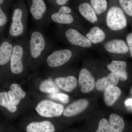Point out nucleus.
<instances>
[{
  "label": "nucleus",
  "instance_id": "nucleus-2",
  "mask_svg": "<svg viewBox=\"0 0 132 132\" xmlns=\"http://www.w3.org/2000/svg\"><path fill=\"white\" fill-rule=\"evenodd\" d=\"M29 39L26 38L18 39L14 42L13 47L10 60V72L18 75L26 71L27 65L31 61Z\"/></svg>",
  "mask_w": 132,
  "mask_h": 132
},
{
  "label": "nucleus",
  "instance_id": "nucleus-19",
  "mask_svg": "<svg viewBox=\"0 0 132 132\" xmlns=\"http://www.w3.org/2000/svg\"><path fill=\"white\" fill-rule=\"evenodd\" d=\"M10 90L7 92L11 101L15 105L20 103L21 100L26 97V92L22 90L20 86L16 83H13L10 86Z\"/></svg>",
  "mask_w": 132,
  "mask_h": 132
},
{
  "label": "nucleus",
  "instance_id": "nucleus-35",
  "mask_svg": "<svg viewBox=\"0 0 132 132\" xmlns=\"http://www.w3.org/2000/svg\"></svg>",
  "mask_w": 132,
  "mask_h": 132
},
{
  "label": "nucleus",
  "instance_id": "nucleus-17",
  "mask_svg": "<svg viewBox=\"0 0 132 132\" xmlns=\"http://www.w3.org/2000/svg\"><path fill=\"white\" fill-rule=\"evenodd\" d=\"M126 66V63L125 61L113 60L111 64L107 65V68L112 72L118 76L120 80L125 81L128 78Z\"/></svg>",
  "mask_w": 132,
  "mask_h": 132
},
{
  "label": "nucleus",
  "instance_id": "nucleus-5",
  "mask_svg": "<svg viewBox=\"0 0 132 132\" xmlns=\"http://www.w3.org/2000/svg\"><path fill=\"white\" fill-rule=\"evenodd\" d=\"M37 113L42 117L52 118L59 117L63 114V105L49 100H44L39 102L35 108Z\"/></svg>",
  "mask_w": 132,
  "mask_h": 132
},
{
  "label": "nucleus",
  "instance_id": "nucleus-24",
  "mask_svg": "<svg viewBox=\"0 0 132 132\" xmlns=\"http://www.w3.org/2000/svg\"><path fill=\"white\" fill-rule=\"evenodd\" d=\"M0 105L6 108L8 111L12 113L15 112L17 110L16 106L12 103L7 93L5 92L0 93Z\"/></svg>",
  "mask_w": 132,
  "mask_h": 132
},
{
  "label": "nucleus",
  "instance_id": "nucleus-9",
  "mask_svg": "<svg viewBox=\"0 0 132 132\" xmlns=\"http://www.w3.org/2000/svg\"><path fill=\"white\" fill-rule=\"evenodd\" d=\"M64 35L67 40L72 45L86 48L92 46V42L75 29L69 28L67 29Z\"/></svg>",
  "mask_w": 132,
  "mask_h": 132
},
{
  "label": "nucleus",
  "instance_id": "nucleus-30",
  "mask_svg": "<svg viewBox=\"0 0 132 132\" xmlns=\"http://www.w3.org/2000/svg\"><path fill=\"white\" fill-rule=\"evenodd\" d=\"M58 11L65 13L69 14L72 12V10L70 8L68 7L62 6L60 7Z\"/></svg>",
  "mask_w": 132,
  "mask_h": 132
},
{
  "label": "nucleus",
  "instance_id": "nucleus-14",
  "mask_svg": "<svg viewBox=\"0 0 132 132\" xmlns=\"http://www.w3.org/2000/svg\"><path fill=\"white\" fill-rule=\"evenodd\" d=\"M119 80L118 76L111 72L106 76L98 79L95 82V88L97 91L103 92L109 87L116 86Z\"/></svg>",
  "mask_w": 132,
  "mask_h": 132
},
{
  "label": "nucleus",
  "instance_id": "nucleus-11",
  "mask_svg": "<svg viewBox=\"0 0 132 132\" xmlns=\"http://www.w3.org/2000/svg\"><path fill=\"white\" fill-rule=\"evenodd\" d=\"M89 105V102L86 99H80L76 101L67 107L63 112L66 117H72L78 115L85 111Z\"/></svg>",
  "mask_w": 132,
  "mask_h": 132
},
{
  "label": "nucleus",
  "instance_id": "nucleus-15",
  "mask_svg": "<svg viewBox=\"0 0 132 132\" xmlns=\"http://www.w3.org/2000/svg\"><path fill=\"white\" fill-rule=\"evenodd\" d=\"M27 132H55L53 124L49 121L31 122L26 127Z\"/></svg>",
  "mask_w": 132,
  "mask_h": 132
},
{
  "label": "nucleus",
  "instance_id": "nucleus-3",
  "mask_svg": "<svg viewBox=\"0 0 132 132\" xmlns=\"http://www.w3.org/2000/svg\"><path fill=\"white\" fill-rule=\"evenodd\" d=\"M22 7L14 8L12 12L7 38L11 40L24 36L27 31V15Z\"/></svg>",
  "mask_w": 132,
  "mask_h": 132
},
{
  "label": "nucleus",
  "instance_id": "nucleus-33",
  "mask_svg": "<svg viewBox=\"0 0 132 132\" xmlns=\"http://www.w3.org/2000/svg\"><path fill=\"white\" fill-rule=\"evenodd\" d=\"M125 104L126 106H131L132 107V98L127 99L125 101Z\"/></svg>",
  "mask_w": 132,
  "mask_h": 132
},
{
  "label": "nucleus",
  "instance_id": "nucleus-18",
  "mask_svg": "<svg viewBox=\"0 0 132 132\" xmlns=\"http://www.w3.org/2000/svg\"><path fill=\"white\" fill-rule=\"evenodd\" d=\"M121 90L117 86H111L104 91V101L108 106H112L115 104L121 94Z\"/></svg>",
  "mask_w": 132,
  "mask_h": 132
},
{
  "label": "nucleus",
  "instance_id": "nucleus-20",
  "mask_svg": "<svg viewBox=\"0 0 132 132\" xmlns=\"http://www.w3.org/2000/svg\"><path fill=\"white\" fill-rule=\"evenodd\" d=\"M111 132H123L125 128V122L120 116L113 113L109 115V118Z\"/></svg>",
  "mask_w": 132,
  "mask_h": 132
},
{
  "label": "nucleus",
  "instance_id": "nucleus-13",
  "mask_svg": "<svg viewBox=\"0 0 132 132\" xmlns=\"http://www.w3.org/2000/svg\"><path fill=\"white\" fill-rule=\"evenodd\" d=\"M104 47L107 51L112 53L125 54L129 50L126 42L120 39H114L107 42Z\"/></svg>",
  "mask_w": 132,
  "mask_h": 132
},
{
  "label": "nucleus",
  "instance_id": "nucleus-23",
  "mask_svg": "<svg viewBox=\"0 0 132 132\" xmlns=\"http://www.w3.org/2000/svg\"><path fill=\"white\" fill-rule=\"evenodd\" d=\"M59 88L56 82L50 79L43 81L39 86L41 92L51 94H57L59 91Z\"/></svg>",
  "mask_w": 132,
  "mask_h": 132
},
{
  "label": "nucleus",
  "instance_id": "nucleus-6",
  "mask_svg": "<svg viewBox=\"0 0 132 132\" xmlns=\"http://www.w3.org/2000/svg\"><path fill=\"white\" fill-rule=\"evenodd\" d=\"M53 50L45 59L47 65L50 68L60 67L68 62L72 57L73 52L71 50L65 48Z\"/></svg>",
  "mask_w": 132,
  "mask_h": 132
},
{
  "label": "nucleus",
  "instance_id": "nucleus-25",
  "mask_svg": "<svg viewBox=\"0 0 132 132\" xmlns=\"http://www.w3.org/2000/svg\"><path fill=\"white\" fill-rule=\"evenodd\" d=\"M91 3L97 14H101L105 12L107 8L106 0H91Z\"/></svg>",
  "mask_w": 132,
  "mask_h": 132
},
{
  "label": "nucleus",
  "instance_id": "nucleus-22",
  "mask_svg": "<svg viewBox=\"0 0 132 132\" xmlns=\"http://www.w3.org/2000/svg\"><path fill=\"white\" fill-rule=\"evenodd\" d=\"M86 36L94 44L103 42L105 38V34L98 27H95L91 29L87 34Z\"/></svg>",
  "mask_w": 132,
  "mask_h": 132
},
{
  "label": "nucleus",
  "instance_id": "nucleus-10",
  "mask_svg": "<svg viewBox=\"0 0 132 132\" xmlns=\"http://www.w3.org/2000/svg\"><path fill=\"white\" fill-rule=\"evenodd\" d=\"M78 83L81 91L84 93L91 92L95 87V80L93 76L88 69L82 68L79 74Z\"/></svg>",
  "mask_w": 132,
  "mask_h": 132
},
{
  "label": "nucleus",
  "instance_id": "nucleus-31",
  "mask_svg": "<svg viewBox=\"0 0 132 132\" xmlns=\"http://www.w3.org/2000/svg\"><path fill=\"white\" fill-rule=\"evenodd\" d=\"M57 98L62 101H66L68 100L69 96L64 94L58 93L57 94Z\"/></svg>",
  "mask_w": 132,
  "mask_h": 132
},
{
  "label": "nucleus",
  "instance_id": "nucleus-8",
  "mask_svg": "<svg viewBox=\"0 0 132 132\" xmlns=\"http://www.w3.org/2000/svg\"><path fill=\"white\" fill-rule=\"evenodd\" d=\"M14 42L7 38H1L0 43V65L2 68L10 69Z\"/></svg>",
  "mask_w": 132,
  "mask_h": 132
},
{
  "label": "nucleus",
  "instance_id": "nucleus-4",
  "mask_svg": "<svg viewBox=\"0 0 132 132\" xmlns=\"http://www.w3.org/2000/svg\"><path fill=\"white\" fill-rule=\"evenodd\" d=\"M106 22L108 27L113 31H119L127 25L126 18L122 10L117 6H113L109 10L107 13Z\"/></svg>",
  "mask_w": 132,
  "mask_h": 132
},
{
  "label": "nucleus",
  "instance_id": "nucleus-21",
  "mask_svg": "<svg viewBox=\"0 0 132 132\" xmlns=\"http://www.w3.org/2000/svg\"><path fill=\"white\" fill-rule=\"evenodd\" d=\"M78 10L80 14L88 21L92 23L97 21L96 13L89 3H81L78 7Z\"/></svg>",
  "mask_w": 132,
  "mask_h": 132
},
{
  "label": "nucleus",
  "instance_id": "nucleus-12",
  "mask_svg": "<svg viewBox=\"0 0 132 132\" xmlns=\"http://www.w3.org/2000/svg\"><path fill=\"white\" fill-rule=\"evenodd\" d=\"M74 19L72 15L59 11L50 13L47 14V24L53 22L60 25H70L73 24Z\"/></svg>",
  "mask_w": 132,
  "mask_h": 132
},
{
  "label": "nucleus",
  "instance_id": "nucleus-7",
  "mask_svg": "<svg viewBox=\"0 0 132 132\" xmlns=\"http://www.w3.org/2000/svg\"><path fill=\"white\" fill-rule=\"evenodd\" d=\"M29 10L34 20L42 28L47 25V7L44 0H32Z\"/></svg>",
  "mask_w": 132,
  "mask_h": 132
},
{
  "label": "nucleus",
  "instance_id": "nucleus-29",
  "mask_svg": "<svg viewBox=\"0 0 132 132\" xmlns=\"http://www.w3.org/2000/svg\"><path fill=\"white\" fill-rule=\"evenodd\" d=\"M126 40L130 50V55L132 57V33L128 35L127 36Z\"/></svg>",
  "mask_w": 132,
  "mask_h": 132
},
{
  "label": "nucleus",
  "instance_id": "nucleus-28",
  "mask_svg": "<svg viewBox=\"0 0 132 132\" xmlns=\"http://www.w3.org/2000/svg\"><path fill=\"white\" fill-rule=\"evenodd\" d=\"M123 11L127 15L132 16V0H119Z\"/></svg>",
  "mask_w": 132,
  "mask_h": 132
},
{
  "label": "nucleus",
  "instance_id": "nucleus-16",
  "mask_svg": "<svg viewBox=\"0 0 132 132\" xmlns=\"http://www.w3.org/2000/svg\"><path fill=\"white\" fill-rule=\"evenodd\" d=\"M55 81L59 88L67 92L72 91L78 85L77 79L73 76L57 77Z\"/></svg>",
  "mask_w": 132,
  "mask_h": 132
},
{
  "label": "nucleus",
  "instance_id": "nucleus-26",
  "mask_svg": "<svg viewBox=\"0 0 132 132\" xmlns=\"http://www.w3.org/2000/svg\"><path fill=\"white\" fill-rule=\"evenodd\" d=\"M7 13L2 8L0 7V35L1 38L4 37L5 28L9 21Z\"/></svg>",
  "mask_w": 132,
  "mask_h": 132
},
{
  "label": "nucleus",
  "instance_id": "nucleus-34",
  "mask_svg": "<svg viewBox=\"0 0 132 132\" xmlns=\"http://www.w3.org/2000/svg\"><path fill=\"white\" fill-rule=\"evenodd\" d=\"M4 0H0V5H2L3 3Z\"/></svg>",
  "mask_w": 132,
  "mask_h": 132
},
{
  "label": "nucleus",
  "instance_id": "nucleus-27",
  "mask_svg": "<svg viewBox=\"0 0 132 132\" xmlns=\"http://www.w3.org/2000/svg\"><path fill=\"white\" fill-rule=\"evenodd\" d=\"M94 132H111L109 120L105 118L100 120L98 127Z\"/></svg>",
  "mask_w": 132,
  "mask_h": 132
},
{
  "label": "nucleus",
  "instance_id": "nucleus-32",
  "mask_svg": "<svg viewBox=\"0 0 132 132\" xmlns=\"http://www.w3.org/2000/svg\"><path fill=\"white\" fill-rule=\"evenodd\" d=\"M68 1L69 0H55L56 3L57 5H61V6L65 5Z\"/></svg>",
  "mask_w": 132,
  "mask_h": 132
},
{
  "label": "nucleus",
  "instance_id": "nucleus-1",
  "mask_svg": "<svg viewBox=\"0 0 132 132\" xmlns=\"http://www.w3.org/2000/svg\"><path fill=\"white\" fill-rule=\"evenodd\" d=\"M42 28L31 31L28 40L29 50L33 66H36L43 59H46L52 50V47Z\"/></svg>",
  "mask_w": 132,
  "mask_h": 132
}]
</instances>
